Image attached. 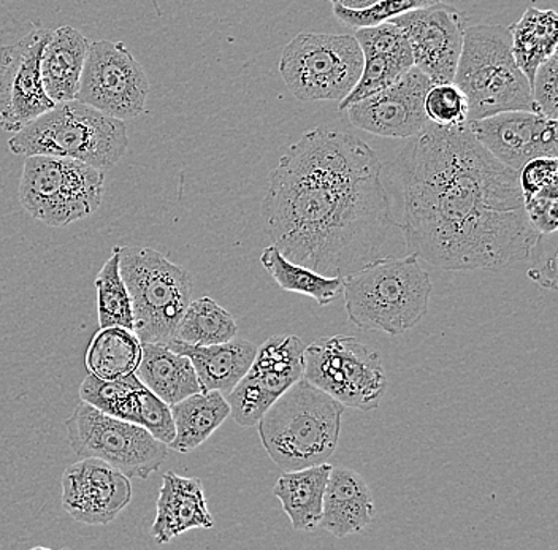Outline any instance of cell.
I'll return each instance as SVG.
<instances>
[{"instance_id": "1", "label": "cell", "mask_w": 558, "mask_h": 550, "mask_svg": "<svg viewBox=\"0 0 558 550\" xmlns=\"http://www.w3.org/2000/svg\"><path fill=\"white\" fill-rule=\"evenodd\" d=\"M396 183L407 250L430 266L497 271L538 246L518 170L494 158L466 123L428 124L397 158Z\"/></svg>"}, {"instance_id": "2", "label": "cell", "mask_w": 558, "mask_h": 550, "mask_svg": "<svg viewBox=\"0 0 558 550\" xmlns=\"http://www.w3.org/2000/svg\"><path fill=\"white\" fill-rule=\"evenodd\" d=\"M262 221L271 245L324 277L408 254L375 149L337 129H310L268 175Z\"/></svg>"}, {"instance_id": "3", "label": "cell", "mask_w": 558, "mask_h": 550, "mask_svg": "<svg viewBox=\"0 0 558 550\" xmlns=\"http://www.w3.org/2000/svg\"><path fill=\"white\" fill-rule=\"evenodd\" d=\"M341 291L352 326L399 337L427 315L432 280L416 254L408 253L352 271L343 277Z\"/></svg>"}, {"instance_id": "4", "label": "cell", "mask_w": 558, "mask_h": 550, "mask_svg": "<svg viewBox=\"0 0 558 550\" xmlns=\"http://www.w3.org/2000/svg\"><path fill=\"white\" fill-rule=\"evenodd\" d=\"M344 408L302 376L257 423L262 445L282 472L329 462L340 440Z\"/></svg>"}, {"instance_id": "5", "label": "cell", "mask_w": 558, "mask_h": 550, "mask_svg": "<svg viewBox=\"0 0 558 550\" xmlns=\"http://www.w3.org/2000/svg\"><path fill=\"white\" fill-rule=\"evenodd\" d=\"M16 156H58L82 160L99 170L117 166L129 146L124 121L80 100L56 103L16 132L9 143Z\"/></svg>"}, {"instance_id": "6", "label": "cell", "mask_w": 558, "mask_h": 550, "mask_svg": "<svg viewBox=\"0 0 558 550\" xmlns=\"http://www.w3.org/2000/svg\"><path fill=\"white\" fill-rule=\"evenodd\" d=\"M453 83L465 94L469 121L536 111L532 86L512 54L511 33L500 24L466 27Z\"/></svg>"}, {"instance_id": "7", "label": "cell", "mask_w": 558, "mask_h": 550, "mask_svg": "<svg viewBox=\"0 0 558 550\" xmlns=\"http://www.w3.org/2000/svg\"><path fill=\"white\" fill-rule=\"evenodd\" d=\"M120 268L131 295L135 335L142 343L172 341L191 302L190 273L145 246H121Z\"/></svg>"}, {"instance_id": "8", "label": "cell", "mask_w": 558, "mask_h": 550, "mask_svg": "<svg viewBox=\"0 0 558 550\" xmlns=\"http://www.w3.org/2000/svg\"><path fill=\"white\" fill-rule=\"evenodd\" d=\"M104 170L82 160L27 156L20 180L24 210L50 228L85 219L102 204Z\"/></svg>"}, {"instance_id": "9", "label": "cell", "mask_w": 558, "mask_h": 550, "mask_svg": "<svg viewBox=\"0 0 558 550\" xmlns=\"http://www.w3.org/2000/svg\"><path fill=\"white\" fill-rule=\"evenodd\" d=\"M362 68L364 54L349 34H299L279 61L286 86L302 102H340L357 85Z\"/></svg>"}, {"instance_id": "10", "label": "cell", "mask_w": 558, "mask_h": 550, "mask_svg": "<svg viewBox=\"0 0 558 550\" xmlns=\"http://www.w3.org/2000/svg\"><path fill=\"white\" fill-rule=\"evenodd\" d=\"M303 378L348 408L373 411L386 395L381 355L354 337L317 338L303 351Z\"/></svg>"}, {"instance_id": "11", "label": "cell", "mask_w": 558, "mask_h": 550, "mask_svg": "<svg viewBox=\"0 0 558 550\" xmlns=\"http://www.w3.org/2000/svg\"><path fill=\"white\" fill-rule=\"evenodd\" d=\"M70 448L80 459H100L128 478L148 479L169 455V445L146 428L108 416L86 402L65 420Z\"/></svg>"}, {"instance_id": "12", "label": "cell", "mask_w": 558, "mask_h": 550, "mask_svg": "<svg viewBox=\"0 0 558 550\" xmlns=\"http://www.w3.org/2000/svg\"><path fill=\"white\" fill-rule=\"evenodd\" d=\"M148 94V76L122 41L89 45L76 100L125 121L145 113Z\"/></svg>"}, {"instance_id": "13", "label": "cell", "mask_w": 558, "mask_h": 550, "mask_svg": "<svg viewBox=\"0 0 558 550\" xmlns=\"http://www.w3.org/2000/svg\"><path fill=\"white\" fill-rule=\"evenodd\" d=\"M52 30L35 27L0 48V131L20 132L56 106L41 82V53Z\"/></svg>"}, {"instance_id": "14", "label": "cell", "mask_w": 558, "mask_h": 550, "mask_svg": "<svg viewBox=\"0 0 558 550\" xmlns=\"http://www.w3.org/2000/svg\"><path fill=\"white\" fill-rule=\"evenodd\" d=\"M407 37L414 68L432 83H453L462 53L466 19L449 3H435L390 20Z\"/></svg>"}, {"instance_id": "15", "label": "cell", "mask_w": 558, "mask_h": 550, "mask_svg": "<svg viewBox=\"0 0 558 550\" xmlns=\"http://www.w3.org/2000/svg\"><path fill=\"white\" fill-rule=\"evenodd\" d=\"M432 80L417 68L410 69L392 85L347 108L354 127L387 138L417 137L430 121L424 100Z\"/></svg>"}, {"instance_id": "16", "label": "cell", "mask_w": 558, "mask_h": 550, "mask_svg": "<svg viewBox=\"0 0 558 550\" xmlns=\"http://www.w3.org/2000/svg\"><path fill=\"white\" fill-rule=\"evenodd\" d=\"M61 484L62 508L83 525H108L132 501L131 478L100 459L73 463Z\"/></svg>"}, {"instance_id": "17", "label": "cell", "mask_w": 558, "mask_h": 550, "mask_svg": "<svg viewBox=\"0 0 558 550\" xmlns=\"http://www.w3.org/2000/svg\"><path fill=\"white\" fill-rule=\"evenodd\" d=\"M466 124L494 158L518 172L529 160L558 158L557 120L536 111H504Z\"/></svg>"}, {"instance_id": "18", "label": "cell", "mask_w": 558, "mask_h": 550, "mask_svg": "<svg viewBox=\"0 0 558 550\" xmlns=\"http://www.w3.org/2000/svg\"><path fill=\"white\" fill-rule=\"evenodd\" d=\"M80 399L108 416L146 428L163 444L169 445L173 441L170 405L146 389L135 374L111 381L89 374L80 386Z\"/></svg>"}, {"instance_id": "19", "label": "cell", "mask_w": 558, "mask_h": 550, "mask_svg": "<svg viewBox=\"0 0 558 550\" xmlns=\"http://www.w3.org/2000/svg\"><path fill=\"white\" fill-rule=\"evenodd\" d=\"M354 37L364 54V68L357 85L340 100V111L372 96L376 90L387 88L414 68L413 53L407 37L390 21L376 26L359 27Z\"/></svg>"}, {"instance_id": "20", "label": "cell", "mask_w": 558, "mask_h": 550, "mask_svg": "<svg viewBox=\"0 0 558 550\" xmlns=\"http://www.w3.org/2000/svg\"><path fill=\"white\" fill-rule=\"evenodd\" d=\"M213 527L215 518L209 513L202 480L167 472L162 476L151 528L157 545H169L173 538L195 528Z\"/></svg>"}, {"instance_id": "21", "label": "cell", "mask_w": 558, "mask_h": 550, "mask_svg": "<svg viewBox=\"0 0 558 550\" xmlns=\"http://www.w3.org/2000/svg\"><path fill=\"white\" fill-rule=\"evenodd\" d=\"M375 518V501L365 479L354 469L331 468L324 492L319 527L335 538L364 531Z\"/></svg>"}, {"instance_id": "22", "label": "cell", "mask_w": 558, "mask_h": 550, "mask_svg": "<svg viewBox=\"0 0 558 550\" xmlns=\"http://www.w3.org/2000/svg\"><path fill=\"white\" fill-rule=\"evenodd\" d=\"M167 346L174 353L190 358L201 382L202 392L218 391L225 395L247 374L257 353V346L251 341L236 338L209 346L172 340Z\"/></svg>"}, {"instance_id": "23", "label": "cell", "mask_w": 558, "mask_h": 550, "mask_svg": "<svg viewBox=\"0 0 558 550\" xmlns=\"http://www.w3.org/2000/svg\"><path fill=\"white\" fill-rule=\"evenodd\" d=\"M89 45L85 34L75 27L52 30L40 62L41 82L52 102L75 100Z\"/></svg>"}, {"instance_id": "24", "label": "cell", "mask_w": 558, "mask_h": 550, "mask_svg": "<svg viewBox=\"0 0 558 550\" xmlns=\"http://www.w3.org/2000/svg\"><path fill=\"white\" fill-rule=\"evenodd\" d=\"M135 376L170 406L192 393L202 392L190 358L174 353L163 343H142V358Z\"/></svg>"}, {"instance_id": "25", "label": "cell", "mask_w": 558, "mask_h": 550, "mask_svg": "<svg viewBox=\"0 0 558 550\" xmlns=\"http://www.w3.org/2000/svg\"><path fill=\"white\" fill-rule=\"evenodd\" d=\"M333 466L329 463L282 472L275 484L274 496L299 531H314L323 517L324 492Z\"/></svg>"}, {"instance_id": "26", "label": "cell", "mask_w": 558, "mask_h": 550, "mask_svg": "<svg viewBox=\"0 0 558 550\" xmlns=\"http://www.w3.org/2000/svg\"><path fill=\"white\" fill-rule=\"evenodd\" d=\"M174 438L169 449L187 454L205 443L230 416L225 393L197 392L170 406Z\"/></svg>"}, {"instance_id": "27", "label": "cell", "mask_w": 558, "mask_h": 550, "mask_svg": "<svg viewBox=\"0 0 558 550\" xmlns=\"http://www.w3.org/2000/svg\"><path fill=\"white\" fill-rule=\"evenodd\" d=\"M512 54L532 86L541 64L557 53L558 16L554 10L530 5L522 19L509 27Z\"/></svg>"}, {"instance_id": "28", "label": "cell", "mask_w": 558, "mask_h": 550, "mask_svg": "<svg viewBox=\"0 0 558 550\" xmlns=\"http://www.w3.org/2000/svg\"><path fill=\"white\" fill-rule=\"evenodd\" d=\"M305 344L295 335L268 338L257 347L247 375L253 376L268 393L279 399L303 376Z\"/></svg>"}, {"instance_id": "29", "label": "cell", "mask_w": 558, "mask_h": 550, "mask_svg": "<svg viewBox=\"0 0 558 550\" xmlns=\"http://www.w3.org/2000/svg\"><path fill=\"white\" fill-rule=\"evenodd\" d=\"M142 358V341L134 330L105 327L90 340L85 364L90 375L100 379L122 378L135 374Z\"/></svg>"}, {"instance_id": "30", "label": "cell", "mask_w": 558, "mask_h": 550, "mask_svg": "<svg viewBox=\"0 0 558 550\" xmlns=\"http://www.w3.org/2000/svg\"><path fill=\"white\" fill-rule=\"evenodd\" d=\"M260 264L277 281L279 288L313 298L320 306L335 302L343 285V278L324 277L312 268L299 266L289 260L275 245L262 250Z\"/></svg>"}, {"instance_id": "31", "label": "cell", "mask_w": 558, "mask_h": 550, "mask_svg": "<svg viewBox=\"0 0 558 550\" xmlns=\"http://www.w3.org/2000/svg\"><path fill=\"white\" fill-rule=\"evenodd\" d=\"M239 333L235 319L213 298L191 301L174 330L173 340L197 346L226 343Z\"/></svg>"}, {"instance_id": "32", "label": "cell", "mask_w": 558, "mask_h": 550, "mask_svg": "<svg viewBox=\"0 0 558 550\" xmlns=\"http://www.w3.org/2000/svg\"><path fill=\"white\" fill-rule=\"evenodd\" d=\"M120 248L121 246H114L110 259L104 264L102 270L94 281L97 289L100 329L117 326L134 330L131 295L121 277Z\"/></svg>"}, {"instance_id": "33", "label": "cell", "mask_w": 558, "mask_h": 550, "mask_svg": "<svg viewBox=\"0 0 558 550\" xmlns=\"http://www.w3.org/2000/svg\"><path fill=\"white\" fill-rule=\"evenodd\" d=\"M226 400L229 403L230 416L242 427L257 426L262 416L277 402L271 393L265 391L259 382L247 374L227 393Z\"/></svg>"}, {"instance_id": "34", "label": "cell", "mask_w": 558, "mask_h": 550, "mask_svg": "<svg viewBox=\"0 0 558 550\" xmlns=\"http://www.w3.org/2000/svg\"><path fill=\"white\" fill-rule=\"evenodd\" d=\"M425 114L439 127L465 124L469 121V102L456 83H435L424 100Z\"/></svg>"}, {"instance_id": "35", "label": "cell", "mask_w": 558, "mask_h": 550, "mask_svg": "<svg viewBox=\"0 0 558 550\" xmlns=\"http://www.w3.org/2000/svg\"><path fill=\"white\" fill-rule=\"evenodd\" d=\"M438 2H441V0H379L375 5L362 10L344 9V7L335 5L333 3V13L344 26L359 29V27L386 23V21L403 15V13L425 9V7L435 5Z\"/></svg>"}, {"instance_id": "36", "label": "cell", "mask_w": 558, "mask_h": 550, "mask_svg": "<svg viewBox=\"0 0 558 550\" xmlns=\"http://www.w3.org/2000/svg\"><path fill=\"white\" fill-rule=\"evenodd\" d=\"M557 73L558 54L554 53L539 65L532 83V96L536 113L550 118V120H558Z\"/></svg>"}, {"instance_id": "37", "label": "cell", "mask_w": 558, "mask_h": 550, "mask_svg": "<svg viewBox=\"0 0 558 550\" xmlns=\"http://www.w3.org/2000/svg\"><path fill=\"white\" fill-rule=\"evenodd\" d=\"M526 216L541 235H549L558 228V184L541 190L533 196L523 197Z\"/></svg>"}, {"instance_id": "38", "label": "cell", "mask_w": 558, "mask_h": 550, "mask_svg": "<svg viewBox=\"0 0 558 550\" xmlns=\"http://www.w3.org/2000/svg\"><path fill=\"white\" fill-rule=\"evenodd\" d=\"M519 183L523 197L533 196L541 190L558 184V159L536 158L519 170Z\"/></svg>"}, {"instance_id": "39", "label": "cell", "mask_w": 558, "mask_h": 550, "mask_svg": "<svg viewBox=\"0 0 558 550\" xmlns=\"http://www.w3.org/2000/svg\"><path fill=\"white\" fill-rule=\"evenodd\" d=\"M379 0H331L335 5L344 7V9L362 10L366 7L375 5Z\"/></svg>"}]
</instances>
